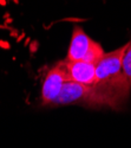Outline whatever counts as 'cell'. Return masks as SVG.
I'll use <instances>...</instances> for the list:
<instances>
[{"label": "cell", "instance_id": "cell-7", "mask_svg": "<svg viewBox=\"0 0 131 148\" xmlns=\"http://www.w3.org/2000/svg\"><path fill=\"white\" fill-rule=\"evenodd\" d=\"M0 5L5 6V5H6V1H5V0H0Z\"/></svg>", "mask_w": 131, "mask_h": 148}, {"label": "cell", "instance_id": "cell-3", "mask_svg": "<svg viewBox=\"0 0 131 148\" xmlns=\"http://www.w3.org/2000/svg\"><path fill=\"white\" fill-rule=\"evenodd\" d=\"M92 87L78 82L67 81L63 85L62 91L56 100V104H71V103H86L90 104Z\"/></svg>", "mask_w": 131, "mask_h": 148}, {"label": "cell", "instance_id": "cell-2", "mask_svg": "<svg viewBox=\"0 0 131 148\" xmlns=\"http://www.w3.org/2000/svg\"><path fill=\"white\" fill-rule=\"evenodd\" d=\"M70 81L65 60L59 62V63L53 66L49 73L46 75V78L43 83V90H41V98L44 104H53L56 103L57 97L62 91L63 85L65 82Z\"/></svg>", "mask_w": 131, "mask_h": 148}, {"label": "cell", "instance_id": "cell-6", "mask_svg": "<svg viewBox=\"0 0 131 148\" xmlns=\"http://www.w3.org/2000/svg\"><path fill=\"white\" fill-rule=\"evenodd\" d=\"M0 47H3V49H10V44H8V42L0 40Z\"/></svg>", "mask_w": 131, "mask_h": 148}, {"label": "cell", "instance_id": "cell-4", "mask_svg": "<svg viewBox=\"0 0 131 148\" xmlns=\"http://www.w3.org/2000/svg\"><path fill=\"white\" fill-rule=\"evenodd\" d=\"M70 81L85 85H93L96 81V64L84 60H65Z\"/></svg>", "mask_w": 131, "mask_h": 148}, {"label": "cell", "instance_id": "cell-5", "mask_svg": "<svg viewBox=\"0 0 131 148\" xmlns=\"http://www.w3.org/2000/svg\"><path fill=\"white\" fill-rule=\"evenodd\" d=\"M123 71L129 83L131 84V42L128 43V47L123 57Z\"/></svg>", "mask_w": 131, "mask_h": 148}, {"label": "cell", "instance_id": "cell-1", "mask_svg": "<svg viewBox=\"0 0 131 148\" xmlns=\"http://www.w3.org/2000/svg\"><path fill=\"white\" fill-rule=\"evenodd\" d=\"M103 47L97 42L92 40L90 37H88V34L81 27L76 26L73 30L66 60H84L89 62V63L97 64L99 59L103 57Z\"/></svg>", "mask_w": 131, "mask_h": 148}]
</instances>
